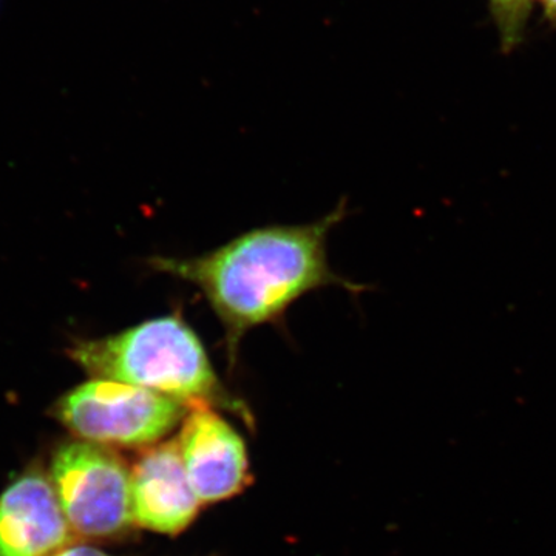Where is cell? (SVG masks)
<instances>
[{"label":"cell","mask_w":556,"mask_h":556,"mask_svg":"<svg viewBox=\"0 0 556 556\" xmlns=\"http://www.w3.org/2000/svg\"><path fill=\"white\" fill-rule=\"evenodd\" d=\"M53 556H110L105 554V552L100 551L97 547L90 546H72L67 548H62V551L58 552Z\"/></svg>","instance_id":"9"},{"label":"cell","mask_w":556,"mask_h":556,"mask_svg":"<svg viewBox=\"0 0 556 556\" xmlns=\"http://www.w3.org/2000/svg\"><path fill=\"white\" fill-rule=\"evenodd\" d=\"M533 0H490L504 49L517 46L525 31Z\"/></svg>","instance_id":"8"},{"label":"cell","mask_w":556,"mask_h":556,"mask_svg":"<svg viewBox=\"0 0 556 556\" xmlns=\"http://www.w3.org/2000/svg\"><path fill=\"white\" fill-rule=\"evenodd\" d=\"M340 204L309 225L265 226L197 257H155L150 265L199 288L225 329L229 361L254 328L274 324L300 298L324 287H362L328 263L329 232L345 217Z\"/></svg>","instance_id":"1"},{"label":"cell","mask_w":556,"mask_h":556,"mask_svg":"<svg viewBox=\"0 0 556 556\" xmlns=\"http://www.w3.org/2000/svg\"><path fill=\"white\" fill-rule=\"evenodd\" d=\"M177 444L201 504L228 500L247 486V444L228 420L208 405L190 408L182 419Z\"/></svg>","instance_id":"5"},{"label":"cell","mask_w":556,"mask_h":556,"mask_svg":"<svg viewBox=\"0 0 556 556\" xmlns=\"http://www.w3.org/2000/svg\"><path fill=\"white\" fill-rule=\"evenodd\" d=\"M544 3H546L547 13L556 17V0H544Z\"/></svg>","instance_id":"10"},{"label":"cell","mask_w":556,"mask_h":556,"mask_svg":"<svg viewBox=\"0 0 556 556\" xmlns=\"http://www.w3.org/2000/svg\"><path fill=\"white\" fill-rule=\"evenodd\" d=\"M73 358L94 378L146 388L189 408L226 401L199 336L174 314L80 343Z\"/></svg>","instance_id":"2"},{"label":"cell","mask_w":556,"mask_h":556,"mask_svg":"<svg viewBox=\"0 0 556 556\" xmlns=\"http://www.w3.org/2000/svg\"><path fill=\"white\" fill-rule=\"evenodd\" d=\"M177 441L146 450L131 470V514L142 529L177 535L200 510Z\"/></svg>","instance_id":"7"},{"label":"cell","mask_w":556,"mask_h":556,"mask_svg":"<svg viewBox=\"0 0 556 556\" xmlns=\"http://www.w3.org/2000/svg\"><path fill=\"white\" fill-rule=\"evenodd\" d=\"M51 484L73 532L109 538L134 522L131 470L104 445L73 441L51 463Z\"/></svg>","instance_id":"4"},{"label":"cell","mask_w":556,"mask_h":556,"mask_svg":"<svg viewBox=\"0 0 556 556\" xmlns=\"http://www.w3.org/2000/svg\"><path fill=\"white\" fill-rule=\"evenodd\" d=\"M73 538L51 479L24 475L0 495V556H50Z\"/></svg>","instance_id":"6"},{"label":"cell","mask_w":556,"mask_h":556,"mask_svg":"<svg viewBox=\"0 0 556 556\" xmlns=\"http://www.w3.org/2000/svg\"><path fill=\"white\" fill-rule=\"evenodd\" d=\"M188 408L146 388L97 378L65 394L56 413L80 441L141 447L166 437Z\"/></svg>","instance_id":"3"}]
</instances>
